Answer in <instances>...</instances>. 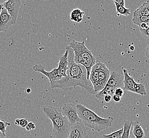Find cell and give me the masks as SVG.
Masks as SVG:
<instances>
[{"label": "cell", "mask_w": 149, "mask_h": 138, "mask_svg": "<svg viewBox=\"0 0 149 138\" xmlns=\"http://www.w3.org/2000/svg\"><path fill=\"white\" fill-rule=\"evenodd\" d=\"M65 49L68 52V68L66 71V77L60 80L51 83L52 89L59 88L62 90L71 89L79 87L86 90L88 93L95 95L93 84L87 79V72L84 66L75 63L74 54L73 49L69 46Z\"/></svg>", "instance_id": "1"}, {"label": "cell", "mask_w": 149, "mask_h": 138, "mask_svg": "<svg viewBox=\"0 0 149 138\" xmlns=\"http://www.w3.org/2000/svg\"><path fill=\"white\" fill-rule=\"evenodd\" d=\"M76 107L78 116L85 126L98 132L107 129L112 126L114 120L113 117H100L95 112L81 104H78Z\"/></svg>", "instance_id": "2"}, {"label": "cell", "mask_w": 149, "mask_h": 138, "mask_svg": "<svg viewBox=\"0 0 149 138\" xmlns=\"http://www.w3.org/2000/svg\"><path fill=\"white\" fill-rule=\"evenodd\" d=\"M43 112L53 124L52 135L54 138H67L71 128V124L64 116L61 110L56 107H44Z\"/></svg>", "instance_id": "3"}, {"label": "cell", "mask_w": 149, "mask_h": 138, "mask_svg": "<svg viewBox=\"0 0 149 138\" xmlns=\"http://www.w3.org/2000/svg\"><path fill=\"white\" fill-rule=\"evenodd\" d=\"M69 47L73 49L74 54L75 63L81 65L86 69L87 79L89 80L90 73L91 68L97 62L92 52L87 48L84 42H78L73 40L70 43Z\"/></svg>", "instance_id": "4"}, {"label": "cell", "mask_w": 149, "mask_h": 138, "mask_svg": "<svg viewBox=\"0 0 149 138\" xmlns=\"http://www.w3.org/2000/svg\"><path fill=\"white\" fill-rule=\"evenodd\" d=\"M122 70L124 74V89L142 96L146 95L147 91L144 84L136 82L133 78L128 74L127 70L123 68Z\"/></svg>", "instance_id": "5"}, {"label": "cell", "mask_w": 149, "mask_h": 138, "mask_svg": "<svg viewBox=\"0 0 149 138\" xmlns=\"http://www.w3.org/2000/svg\"><path fill=\"white\" fill-rule=\"evenodd\" d=\"M132 21L138 26L142 23H145L149 26V1L144 2L134 11Z\"/></svg>", "instance_id": "6"}, {"label": "cell", "mask_w": 149, "mask_h": 138, "mask_svg": "<svg viewBox=\"0 0 149 138\" xmlns=\"http://www.w3.org/2000/svg\"><path fill=\"white\" fill-rule=\"evenodd\" d=\"M62 114L66 117L71 125L77 123H81V120L78 116L76 105L70 103H65L61 109Z\"/></svg>", "instance_id": "7"}, {"label": "cell", "mask_w": 149, "mask_h": 138, "mask_svg": "<svg viewBox=\"0 0 149 138\" xmlns=\"http://www.w3.org/2000/svg\"><path fill=\"white\" fill-rule=\"evenodd\" d=\"M3 6L6 9L9 15L12 18L13 24H15L18 18V13L21 9V1L8 0L3 3Z\"/></svg>", "instance_id": "8"}, {"label": "cell", "mask_w": 149, "mask_h": 138, "mask_svg": "<svg viewBox=\"0 0 149 138\" xmlns=\"http://www.w3.org/2000/svg\"><path fill=\"white\" fill-rule=\"evenodd\" d=\"M98 93L104 88L110 77L109 70L104 63L98 61Z\"/></svg>", "instance_id": "9"}, {"label": "cell", "mask_w": 149, "mask_h": 138, "mask_svg": "<svg viewBox=\"0 0 149 138\" xmlns=\"http://www.w3.org/2000/svg\"><path fill=\"white\" fill-rule=\"evenodd\" d=\"M33 70L35 72H39L45 75L49 79L50 84L60 80L61 77L57 71L56 68H55L52 71L48 72L45 70V67L42 64H36L33 66Z\"/></svg>", "instance_id": "10"}, {"label": "cell", "mask_w": 149, "mask_h": 138, "mask_svg": "<svg viewBox=\"0 0 149 138\" xmlns=\"http://www.w3.org/2000/svg\"><path fill=\"white\" fill-rule=\"evenodd\" d=\"M67 138H88L86 126L82 122L72 125Z\"/></svg>", "instance_id": "11"}, {"label": "cell", "mask_w": 149, "mask_h": 138, "mask_svg": "<svg viewBox=\"0 0 149 138\" xmlns=\"http://www.w3.org/2000/svg\"><path fill=\"white\" fill-rule=\"evenodd\" d=\"M123 78L122 75H119L117 72L113 71L110 73V77L106 85L113 88L114 89L116 88H124Z\"/></svg>", "instance_id": "12"}, {"label": "cell", "mask_w": 149, "mask_h": 138, "mask_svg": "<svg viewBox=\"0 0 149 138\" xmlns=\"http://www.w3.org/2000/svg\"><path fill=\"white\" fill-rule=\"evenodd\" d=\"M12 24V18L9 15L6 9L3 8L0 14V32L6 31Z\"/></svg>", "instance_id": "13"}, {"label": "cell", "mask_w": 149, "mask_h": 138, "mask_svg": "<svg viewBox=\"0 0 149 138\" xmlns=\"http://www.w3.org/2000/svg\"><path fill=\"white\" fill-rule=\"evenodd\" d=\"M68 52L66 50L64 54H63L60 58L58 66L56 68L57 71L61 77L64 78L66 75V71L68 68Z\"/></svg>", "instance_id": "14"}, {"label": "cell", "mask_w": 149, "mask_h": 138, "mask_svg": "<svg viewBox=\"0 0 149 138\" xmlns=\"http://www.w3.org/2000/svg\"><path fill=\"white\" fill-rule=\"evenodd\" d=\"M132 125H133L132 133L135 138H145L146 133L143 130L141 123L136 121L133 122Z\"/></svg>", "instance_id": "15"}, {"label": "cell", "mask_w": 149, "mask_h": 138, "mask_svg": "<svg viewBox=\"0 0 149 138\" xmlns=\"http://www.w3.org/2000/svg\"><path fill=\"white\" fill-rule=\"evenodd\" d=\"M84 14V12L80 9H73L70 13V19L72 21L79 23L82 21Z\"/></svg>", "instance_id": "16"}, {"label": "cell", "mask_w": 149, "mask_h": 138, "mask_svg": "<svg viewBox=\"0 0 149 138\" xmlns=\"http://www.w3.org/2000/svg\"><path fill=\"white\" fill-rule=\"evenodd\" d=\"M115 90V89H114L113 88L106 84L104 88L100 91H99L95 94V97L99 99L104 100V96L107 95H109L110 96L113 97L114 95Z\"/></svg>", "instance_id": "17"}, {"label": "cell", "mask_w": 149, "mask_h": 138, "mask_svg": "<svg viewBox=\"0 0 149 138\" xmlns=\"http://www.w3.org/2000/svg\"><path fill=\"white\" fill-rule=\"evenodd\" d=\"M113 2L115 3V7L116 9V12L117 15H123L127 17L131 14V10L127 9L125 6H123L119 4L116 3L115 1H113Z\"/></svg>", "instance_id": "18"}, {"label": "cell", "mask_w": 149, "mask_h": 138, "mask_svg": "<svg viewBox=\"0 0 149 138\" xmlns=\"http://www.w3.org/2000/svg\"><path fill=\"white\" fill-rule=\"evenodd\" d=\"M132 122L126 121L124 123V131L121 138H130V131L132 125Z\"/></svg>", "instance_id": "19"}, {"label": "cell", "mask_w": 149, "mask_h": 138, "mask_svg": "<svg viewBox=\"0 0 149 138\" xmlns=\"http://www.w3.org/2000/svg\"><path fill=\"white\" fill-rule=\"evenodd\" d=\"M124 131L123 127L108 135H103L101 138H121Z\"/></svg>", "instance_id": "20"}, {"label": "cell", "mask_w": 149, "mask_h": 138, "mask_svg": "<svg viewBox=\"0 0 149 138\" xmlns=\"http://www.w3.org/2000/svg\"><path fill=\"white\" fill-rule=\"evenodd\" d=\"M11 125V123L7 122L6 121L0 120V131L3 135H6V127Z\"/></svg>", "instance_id": "21"}, {"label": "cell", "mask_w": 149, "mask_h": 138, "mask_svg": "<svg viewBox=\"0 0 149 138\" xmlns=\"http://www.w3.org/2000/svg\"><path fill=\"white\" fill-rule=\"evenodd\" d=\"M114 95L119 96L120 97H122V96L124 95V91L123 89L121 88H116V89L115 90V91H114Z\"/></svg>", "instance_id": "22"}, {"label": "cell", "mask_w": 149, "mask_h": 138, "mask_svg": "<svg viewBox=\"0 0 149 138\" xmlns=\"http://www.w3.org/2000/svg\"><path fill=\"white\" fill-rule=\"evenodd\" d=\"M28 121L27 120V118H20V122H19V126H21V128H26L27 126V124H28Z\"/></svg>", "instance_id": "23"}, {"label": "cell", "mask_w": 149, "mask_h": 138, "mask_svg": "<svg viewBox=\"0 0 149 138\" xmlns=\"http://www.w3.org/2000/svg\"><path fill=\"white\" fill-rule=\"evenodd\" d=\"M36 129V125L33 122H30L27 124V126L26 127V129L27 131H30L31 130L35 129Z\"/></svg>", "instance_id": "24"}, {"label": "cell", "mask_w": 149, "mask_h": 138, "mask_svg": "<svg viewBox=\"0 0 149 138\" xmlns=\"http://www.w3.org/2000/svg\"><path fill=\"white\" fill-rule=\"evenodd\" d=\"M140 30L141 33L143 36L149 37V26L146 29H140Z\"/></svg>", "instance_id": "25"}, {"label": "cell", "mask_w": 149, "mask_h": 138, "mask_svg": "<svg viewBox=\"0 0 149 138\" xmlns=\"http://www.w3.org/2000/svg\"><path fill=\"white\" fill-rule=\"evenodd\" d=\"M112 99V96H110L109 95H107L104 96V100L105 101V102H109Z\"/></svg>", "instance_id": "26"}, {"label": "cell", "mask_w": 149, "mask_h": 138, "mask_svg": "<svg viewBox=\"0 0 149 138\" xmlns=\"http://www.w3.org/2000/svg\"><path fill=\"white\" fill-rule=\"evenodd\" d=\"M112 98L113 99V101L115 102H119L121 100V97L117 96V95H113V97H112Z\"/></svg>", "instance_id": "27"}, {"label": "cell", "mask_w": 149, "mask_h": 138, "mask_svg": "<svg viewBox=\"0 0 149 138\" xmlns=\"http://www.w3.org/2000/svg\"><path fill=\"white\" fill-rule=\"evenodd\" d=\"M116 3L123 6H125V1L124 0H115Z\"/></svg>", "instance_id": "28"}, {"label": "cell", "mask_w": 149, "mask_h": 138, "mask_svg": "<svg viewBox=\"0 0 149 138\" xmlns=\"http://www.w3.org/2000/svg\"><path fill=\"white\" fill-rule=\"evenodd\" d=\"M146 57H148L149 60V44L146 47Z\"/></svg>", "instance_id": "29"}, {"label": "cell", "mask_w": 149, "mask_h": 138, "mask_svg": "<svg viewBox=\"0 0 149 138\" xmlns=\"http://www.w3.org/2000/svg\"><path fill=\"white\" fill-rule=\"evenodd\" d=\"M19 122H20V118H17L15 121V124L16 125L19 126Z\"/></svg>", "instance_id": "30"}, {"label": "cell", "mask_w": 149, "mask_h": 138, "mask_svg": "<svg viewBox=\"0 0 149 138\" xmlns=\"http://www.w3.org/2000/svg\"><path fill=\"white\" fill-rule=\"evenodd\" d=\"M134 49H135V47L133 45H131L130 46V50L131 51H134Z\"/></svg>", "instance_id": "31"}, {"label": "cell", "mask_w": 149, "mask_h": 138, "mask_svg": "<svg viewBox=\"0 0 149 138\" xmlns=\"http://www.w3.org/2000/svg\"><path fill=\"white\" fill-rule=\"evenodd\" d=\"M26 93L29 94V93H30L31 92V89L30 88H27V89H26Z\"/></svg>", "instance_id": "32"}, {"label": "cell", "mask_w": 149, "mask_h": 138, "mask_svg": "<svg viewBox=\"0 0 149 138\" xmlns=\"http://www.w3.org/2000/svg\"><path fill=\"white\" fill-rule=\"evenodd\" d=\"M6 135H3V133L0 131V138H6Z\"/></svg>", "instance_id": "33"}, {"label": "cell", "mask_w": 149, "mask_h": 138, "mask_svg": "<svg viewBox=\"0 0 149 138\" xmlns=\"http://www.w3.org/2000/svg\"><path fill=\"white\" fill-rule=\"evenodd\" d=\"M3 8H4V6H3V4H1V3H0V14H1V13L2 12Z\"/></svg>", "instance_id": "34"}]
</instances>
